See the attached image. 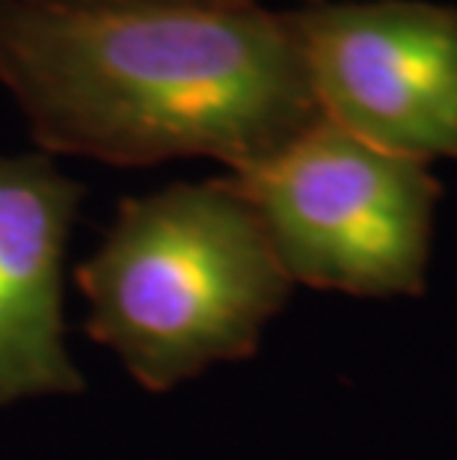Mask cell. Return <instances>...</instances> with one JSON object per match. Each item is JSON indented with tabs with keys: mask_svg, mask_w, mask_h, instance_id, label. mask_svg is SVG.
I'll return each instance as SVG.
<instances>
[{
	"mask_svg": "<svg viewBox=\"0 0 457 460\" xmlns=\"http://www.w3.org/2000/svg\"><path fill=\"white\" fill-rule=\"evenodd\" d=\"M0 84L45 155L247 172L324 119L288 9L0 0Z\"/></svg>",
	"mask_w": 457,
	"mask_h": 460,
	"instance_id": "1",
	"label": "cell"
},
{
	"mask_svg": "<svg viewBox=\"0 0 457 460\" xmlns=\"http://www.w3.org/2000/svg\"><path fill=\"white\" fill-rule=\"evenodd\" d=\"M77 286L86 332L140 386L167 393L256 354L294 282L244 193L220 175L125 199Z\"/></svg>",
	"mask_w": 457,
	"mask_h": 460,
	"instance_id": "2",
	"label": "cell"
},
{
	"mask_svg": "<svg viewBox=\"0 0 457 460\" xmlns=\"http://www.w3.org/2000/svg\"><path fill=\"white\" fill-rule=\"evenodd\" d=\"M259 214L291 282L354 297L425 291L443 184L321 119L277 158L226 172Z\"/></svg>",
	"mask_w": 457,
	"mask_h": 460,
	"instance_id": "3",
	"label": "cell"
},
{
	"mask_svg": "<svg viewBox=\"0 0 457 460\" xmlns=\"http://www.w3.org/2000/svg\"><path fill=\"white\" fill-rule=\"evenodd\" d=\"M288 18L327 122L425 166L457 161V6L321 0Z\"/></svg>",
	"mask_w": 457,
	"mask_h": 460,
	"instance_id": "4",
	"label": "cell"
},
{
	"mask_svg": "<svg viewBox=\"0 0 457 460\" xmlns=\"http://www.w3.org/2000/svg\"><path fill=\"white\" fill-rule=\"evenodd\" d=\"M83 188L51 155H0V404L77 395L63 348V252Z\"/></svg>",
	"mask_w": 457,
	"mask_h": 460,
	"instance_id": "5",
	"label": "cell"
},
{
	"mask_svg": "<svg viewBox=\"0 0 457 460\" xmlns=\"http://www.w3.org/2000/svg\"><path fill=\"white\" fill-rule=\"evenodd\" d=\"M63 9H145V6H247L259 0H31Z\"/></svg>",
	"mask_w": 457,
	"mask_h": 460,
	"instance_id": "6",
	"label": "cell"
},
{
	"mask_svg": "<svg viewBox=\"0 0 457 460\" xmlns=\"http://www.w3.org/2000/svg\"><path fill=\"white\" fill-rule=\"evenodd\" d=\"M303 4H321V0H303Z\"/></svg>",
	"mask_w": 457,
	"mask_h": 460,
	"instance_id": "7",
	"label": "cell"
}]
</instances>
